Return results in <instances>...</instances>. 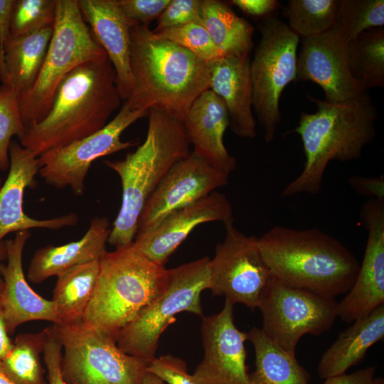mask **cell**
Listing matches in <instances>:
<instances>
[{
	"instance_id": "cell-1",
	"label": "cell",
	"mask_w": 384,
	"mask_h": 384,
	"mask_svg": "<svg viewBox=\"0 0 384 384\" xmlns=\"http://www.w3.org/2000/svg\"><path fill=\"white\" fill-rule=\"evenodd\" d=\"M121 101L107 55L87 61L62 80L48 114L20 144L38 157L63 147L102 129Z\"/></svg>"
},
{
	"instance_id": "cell-2",
	"label": "cell",
	"mask_w": 384,
	"mask_h": 384,
	"mask_svg": "<svg viewBox=\"0 0 384 384\" xmlns=\"http://www.w3.org/2000/svg\"><path fill=\"white\" fill-rule=\"evenodd\" d=\"M133 90L124 101L132 110L158 108L183 122L193 101L209 89V63L169 41L149 26L130 28Z\"/></svg>"
},
{
	"instance_id": "cell-3",
	"label": "cell",
	"mask_w": 384,
	"mask_h": 384,
	"mask_svg": "<svg viewBox=\"0 0 384 384\" xmlns=\"http://www.w3.org/2000/svg\"><path fill=\"white\" fill-rule=\"evenodd\" d=\"M316 111L302 112L294 129L305 155L302 172L283 190L284 197L316 195L331 161L358 159L375 137L377 111L367 92L343 102H329L307 95Z\"/></svg>"
},
{
	"instance_id": "cell-4",
	"label": "cell",
	"mask_w": 384,
	"mask_h": 384,
	"mask_svg": "<svg viewBox=\"0 0 384 384\" xmlns=\"http://www.w3.org/2000/svg\"><path fill=\"white\" fill-rule=\"evenodd\" d=\"M257 242L272 278L324 297L347 293L358 272L353 252L319 228L277 225L257 237Z\"/></svg>"
},
{
	"instance_id": "cell-5",
	"label": "cell",
	"mask_w": 384,
	"mask_h": 384,
	"mask_svg": "<svg viewBox=\"0 0 384 384\" xmlns=\"http://www.w3.org/2000/svg\"><path fill=\"white\" fill-rule=\"evenodd\" d=\"M148 117L146 137L135 151L122 160L104 161L122 183L121 207L107 242L115 247L133 242L147 200L172 166L191 152L181 121L158 108L150 109Z\"/></svg>"
},
{
	"instance_id": "cell-6",
	"label": "cell",
	"mask_w": 384,
	"mask_h": 384,
	"mask_svg": "<svg viewBox=\"0 0 384 384\" xmlns=\"http://www.w3.org/2000/svg\"><path fill=\"white\" fill-rule=\"evenodd\" d=\"M167 276L165 266L144 255L133 242L106 251L81 323L117 341L120 331L161 292Z\"/></svg>"
},
{
	"instance_id": "cell-7",
	"label": "cell",
	"mask_w": 384,
	"mask_h": 384,
	"mask_svg": "<svg viewBox=\"0 0 384 384\" xmlns=\"http://www.w3.org/2000/svg\"><path fill=\"white\" fill-rule=\"evenodd\" d=\"M107 55L84 21L78 0H56V16L41 73L31 89L18 98L26 130L48 114L56 90L73 69Z\"/></svg>"
},
{
	"instance_id": "cell-8",
	"label": "cell",
	"mask_w": 384,
	"mask_h": 384,
	"mask_svg": "<svg viewBox=\"0 0 384 384\" xmlns=\"http://www.w3.org/2000/svg\"><path fill=\"white\" fill-rule=\"evenodd\" d=\"M208 257L168 270L161 292L119 333L117 345L124 353L149 363L159 338L175 316L188 311L203 317L201 294L209 289Z\"/></svg>"
},
{
	"instance_id": "cell-9",
	"label": "cell",
	"mask_w": 384,
	"mask_h": 384,
	"mask_svg": "<svg viewBox=\"0 0 384 384\" xmlns=\"http://www.w3.org/2000/svg\"><path fill=\"white\" fill-rule=\"evenodd\" d=\"M257 29L260 39L251 60L252 108L270 142L282 119L280 97L295 82L300 37L274 14L262 18Z\"/></svg>"
},
{
	"instance_id": "cell-10",
	"label": "cell",
	"mask_w": 384,
	"mask_h": 384,
	"mask_svg": "<svg viewBox=\"0 0 384 384\" xmlns=\"http://www.w3.org/2000/svg\"><path fill=\"white\" fill-rule=\"evenodd\" d=\"M52 327L62 345L66 384L142 383L149 363L124 353L115 340L82 323Z\"/></svg>"
},
{
	"instance_id": "cell-11",
	"label": "cell",
	"mask_w": 384,
	"mask_h": 384,
	"mask_svg": "<svg viewBox=\"0 0 384 384\" xmlns=\"http://www.w3.org/2000/svg\"><path fill=\"white\" fill-rule=\"evenodd\" d=\"M262 331L274 343L296 355L299 339L331 330L338 317V302L271 277L259 305Z\"/></svg>"
},
{
	"instance_id": "cell-12",
	"label": "cell",
	"mask_w": 384,
	"mask_h": 384,
	"mask_svg": "<svg viewBox=\"0 0 384 384\" xmlns=\"http://www.w3.org/2000/svg\"><path fill=\"white\" fill-rule=\"evenodd\" d=\"M149 111L132 110L124 102L118 114L100 130L39 156L38 174L53 187H69L75 196H82L91 164L100 157L137 145L136 140L123 142L121 135L136 121L148 116Z\"/></svg>"
},
{
	"instance_id": "cell-13",
	"label": "cell",
	"mask_w": 384,
	"mask_h": 384,
	"mask_svg": "<svg viewBox=\"0 0 384 384\" xmlns=\"http://www.w3.org/2000/svg\"><path fill=\"white\" fill-rule=\"evenodd\" d=\"M225 235L209 261V289L233 304L257 308L271 279L270 270L259 249L257 237L238 230L233 219L224 223Z\"/></svg>"
},
{
	"instance_id": "cell-14",
	"label": "cell",
	"mask_w": 384,
	"mask_h": 384,
	"mask_svg": "<svg viewBox=\"0 0 384 384\" xmlns=\"http://www.w3.org/2000/svg\"><path fill=\"white\" fill-rule=\"evenodd\" d=\"M234 305L225 299L220 311L203 317V358L193 374L202 384H250L245 346L247 333L235 324Z\"/></svg>"
},
{
	"instance_id": "cell-15",
	"label": "cell",
	"mask_w": 384,
	"mask_h": 384,
	"mask_svg": "<svg viewBox=\"0 0 384 384\" xmlns=\"http://www.w3.org/2000/svg\"><path fill=\"white\" fill-rule=\"evenodd\" d=\"M360 218L368 233L363 258L353 286L338 302V317L348 324L384 304V200L367 201Z\"/></svg>"
},
{
	"instance_id": "cell-16",
	"label": "cell",
	"mask_w": 384,
	"mask_h": 384,
	"mask_svg": "<svg viewBox=\"0 0 384 384\" xmlns=\"http://www.w3.org/2000/svg\"><path fill=\"white\" fill-rule=\"evenodd\" d=\"M228 176L191 152L172 166L149 198L139 218L137 233L228 185Z\"/></svg>"
},
{
	"instance_id": "cell-17",
	"label": "cell",
	"mask_w": 384,
	"mask_h": 384,
	"mask_svg": "<svg viewBox=\"0 0 384 384\" xmlns=\"http://www.w3.org/2000/svg\"><path fill=\"white\" fill-rule=\"evenodd\" d=\"M347 43L334 28L302 38L295 82L311 80L319 85L329 102H343L366 91L350 73Z\"/></svg>"
},
{
	"instance_id": "cell-18",
	"label": "cell",
	"mask_w": 384,
	"mask_h": 384,
	"mask_svg": "<svg viewBox=\"0 0 384 384\" xmlns=\"http://www.w3.org/2000/svg\"><path fill=\"white\" fill-rule=\"evenodd\" d=\"M233 210L228 197L218 191L176 209L151 228L137 232L134 244L151 260L165 265L169 257L189 233L201 223L233 220Z\"/></svg>"
},
{
	"instance_id": "cell-19",
	"label": "cell",
	"mask_w": 384,
	"mask_h": 384,
	"mask_svg": "<svg viewBox=\"0 0 384 384\" xmlns=\"http://www.w3.org/2000/svg\"><path fill=\"white\" fill-rule=\"evenodd\" d=\"M39 171L38 158L31 150L16 141L9 146L8 176L0 188V242L11 233L32 228L58 230L75 225L76 213H70L50 219H35L23 210L25 190L34 185Z\"/></svg>"
},
{
	"instance_id": "cell-20",
	"label": "cell",
	"mask_w": 384,
	"mask_h": 384,
	"mask_svg": "<svg viewBox=\"0 0 384 384\" xmlns=\"http://www.w3.org/2000/svg\"><path fill=\"white\" fill-rule=\"evenodd\" d=\"M30 236L29 230L19 231L16 233L14 239L4 241L7 262H4L0 267L4 283L0 304L4 311L9 335L18 326L31 321L43 320L58 324L54 303L36 293L23 272V252Z\"/></svg>"
},
{
	"instance_id": "cell-21",
	"label": "cell",
	"mask_w": 384,
	"mask_h": 384,
	"mask_svg": "<svg viewBox=\"0 0 384 384\" xmlns=\"http://www.w3.org/2000/svg\"><path fill=\"white\" fill-rule=\"evenodd\" d=\"M82 18L107 53L115 73L122 100L127 101L133 90L130 67V21L117 0H78Z\"/></svg>"
},
{
	"instance_id": "cell-22",
	"label": "cell",
	"mask_w": 384,
	"mask_h": 384,
	"mask_svg": "<svg viewBox=\"0 0 384 384\" xmlns=\"http://www.w3.org/2000/svg\"><path fill=\"white\" fill-rule=\"evenodd\" d=\"M209 89L224 102L231 131L242 138H255L250 55H229L210 62Z\"/></svg>"
},
{
	"instance_id": "cell-23",
	"label": "cell",
	"mask_w": 384,
	"mask_h": 384,
	"mask_svg": "<svg viewBox=\"0 0 384 384\" xmlns=\"http://www.w3.org/2000/svg\"><path fill=\"white\" fill-rule=\"evenodd\" d=\"M193 152L216 169L230 175L237 161L224 142L229 115L224 102L212 90L203 91L191 104L183 121Z\"/></svg>"
},
{
	"instance_id": "cell-24",
	"label": "cell",
	"mask_w": 384,
	"mask_h": 384,
	"mask_svg": "<svg viewBox=\"0 0 384 384\" xmlns=\"http://www.w3.org/2000/svg\"><path fill=\"white\" fill-rule=\"evenodd\" d=\"M110 230L107 218L95 217L80 240L60 246L49 245L38 249L27 270L28 280L39 284L72 267L100 260L107 251Z\"/></svg>"
},
{
	"instance_id": "cell-25",
	"label": "cell",
	"mask_w": 384,
	"mask_h": 384,
	"mask_svg": "<svg viewBox=\"0 0 384 384\" xmlns=\"http://www.w3.org/2000/svg\"><path fill=\"white\" fill-rule=\"evenodd\" d=\"M384 338V304L359 319L339 334L323 353L318 374L324 379L345 373L365 357L368 350Z\"/></svg>"
},
{
	"instance_id": "cell-26",
	"label": "cell",
	"mask_w": 384,
	"mask_h": 384,
	"mask_svg": "<svg viewBox=\"0 0 384 384\" xmlns=\"http://www.w3.org/2000/svg\"><path fill=\"white\" fill-rule=\"evenodd\" d=\"M53 27L31 35L11 36L0 53V81L18 95L28 92L42 69Z\"/></svg>"
},
{
	"instance_id": "cell-27",
	"label": "cell",
	"mask_w": 384,
	"mask_h": 384,
	"mask_svg": "<svg viewBox=\"0 0 384 384\" xmlns=\"http://www.w3.org/2000/svg\"><path fill=\"white\" fill-rule=\"evenodd\" d=\"M255 351V370L250 384H309V374L299 364L296 355L284 351L269 339L261 329L247 333Z\"/></svg>"
},
{
	"instance_id": "cell-28",
	"label": "cell",
	"mask_w": 384,
	"mask_h": 384,
	"mask_svg": "<svg viewBox=\"0 0 384 384\" xmlns=\"http://www.w3.org/2000/svg\"><path fill=\"white\" fill-rule=\"evenodd\" d=\"M222 57L250 55L253 48L254 28L239 17L228 4L218 0H201V22Z\"/></svg>"
},
{
	"instance_id": "cell-29",
	"label": "cell",
	"mask_w": 384,
	"mask_h": 384,
	"mask_svg": "<svg viewBox=\"0 0 384 384\" xmlns=\"http://www.w3.org/2000/svg\"><path fill=\"white\" fill-rule=\"evenodd\" d=\"M100 270V260L72 267L57 277L53 291L59 325L82 322Z\"/></svg>"
},
{
	"instance_id": "cell-30",
	"label": "cell",
	"mask_w": 384,
	"mask_h": 384,
	"mask_svg": "<svg viewBox=\"0 0 384 384\" xmlns=\"http://www.w3.org/2000/svg\"><path fill=\"white\" fill-rule=\"evenodd\" d=\"M347 61L353 78L367 91L384 86V28L365 31L347 43Z\"/></svg>"
},
{
	"instance_id": "cell-31",
	"label": "cell",
	"mask_w": 384,
	"mask_h": 384,
	"mask_svg": "<svg viewBox=\"0 0 384 384\" xmlns=\"http://www.w3.org/2000/svg\"><path fill=\"white\" fill-rule=\"evenodd\" d=\"M48 327L38 333L19 334L1 362L6 375L16 384H48L41 362Z\"/></svg>"
},
{
	"instance_id": "cell-32",
	"label": "cell",
	"mask_w": 384,
	"mask_h": 384,
	"mask_svg": "<svg viewBox=\"0 0 384 384\" xmlns=\"http://www.w3.org/2000/svg\"><path fill=\"white\" fill-rule=\"evenodd\" d=\"M338 0H289L282 9L289 28L299 37L325 33L334 27Z\"/></svg>"
},
{
	"instance_id": "cell-33",
	"label": "cell",
	"mask_w": 384,
	"mask_h": 384,
	"mask_svg": "<svg viewBox=\"0 0 384 384\" xmlns=\"http://www.w3.org/2000/svg\"><path fill=\"white\" fill-rule=\"evenodd\" d=\"M384 25L383 0H338L336 29L348 43L359 33Z\"/></svg>"
},
{
	"instance_id": "cell-34",
	"label": "cell",
	"mask_w": 384,
	"mask_h": 384,
	"mask_svg": "<svg viewBox=\"0 0 384 384\" xmlns=\"http://www.w3.org/2000/svg\"><path fill=\"white\" fill-rule=\"evenodd\" d=\"M55 16L56 0H15L11 35L25 36L53 27Z\"/></svg>"
},
{
	"instance_id": "cell-35",
	"label": "cell",
	"mask_w": 384,
	"mask_h": 384,
	"mask_svg": "<svg viewBox=\"0 0 384 384\" xmlns=\"http://www.w3.org/2000/svg\"><path fill=\"white\" fill-rule=\"evenodd\" d=\"M153 32L159 38L175 43L207 63L222 57L207 31L200 23H189Z\"/></svg>"
},
{
	"instance_id": "cell-36",
	"label": "cell",
	"mask_w": 384,
	"mask_h": 384,
	"mask_svg": "<svg viewBox=\"0 0 384 384\" xmlns=\"http://www.w3.org/2000/svg\"><path fill=\"white\" fill-rule=\"evenodd\" d=\"M19 95L0 85V170L9 167V146L13 136L20 139L26 132L19 108Z\"/></svg>"
},
{
	"instance_id": "cell-37",
	"label": "cell",
	"mask_w": 384,
	"mask_h": 384,
	"mask_svg": "<svg viewBox=\"0 0 384 384\" xmlns=\"http://www.w3.org/2000/svg\"><path fill=\"white\" fill-rule=\"evenodd\" d=\"M201 0H171L157 18L153 31L176 27L189 23L201 22Z\"/></svg>"
},
{
	"instance_id": "cell-38",
	"label": "cell",
	"mask_w": 384,
	"mask_h": 384,
	"mask_svg": "<svg viewBox=\"0 0 384 384\" xmlns=\"http://www.w3.org/2000/svg\"><path fill=\"white\" fill-rule=\"evenodd\" d=\"M147 370L157 375L167 384H202L188 373L183 360L169 354L155 357L148 363Z\"/></svg>"
},
{
	"instance_id": "cell-39",
	"label": "cell",
	"mask_w": 384,
	"mask_h": 384,
	"mask_svg": "<svg viewBox=\"0 0 384 384\" xmlns=\"http://www.w3.org/2000/svg\"><path fill=\"white\" fill-rule=\"evenodd\" d=\"M171 0H117L125 16L132 21L149 26L157 19Z\"/></svg>"
},
{
	"instance_id": "cell-40",
	"label": "cell",
	"mask_w": 384,
	"mask_h": 384,
	"mask_svg": "<svg viewBox=\"0 0 384 384\" xmlns=\"http://www.w3.org/2000/svg\"><path fill=\"white\" fill-rule=\"evenodd\" d=\"M44 346L43 361L47 370L48 384H66L61 372L62 345L52 326Z\"/></svg>"
},
{
	"instance_id": "cell-41",
	"label": "cell",
	"mask_w": 384,
	"mask_h": 384,
	"mask_svg": "<svg viewBox=\"0 0 384 384\" xmlns=\"http://www.w3.org/2000/svg\"><path fill=\"white\" fill-rule=\"evenodd\" d=\"M348 183L352 190L360 196L370 199L384 200V176L368 177L352 176Z\"/></svg>"
},
{
	"instance_id": "cell-42",
	"label": "cell",
	"mask_w": 384,
	"mask_h": 384,
	"mask_svg": "<svg viewBox=\"0 0 384 384\" xmlns=\"http://www.w3.org/2000/svg\"><path fill=\"white\" fill-rule=\"evenodd\" d=\"M231 3L247 15L262 18L274 14L280 6L277 0H233Z\"/></svg>"
},
{
	"instance_id": "cell-43",
	"label": "cell",
	"mask_w": 384,
	"mask_h": 384,
	"mask_svg": "<svg viewBox=\"0 0 384 384\" xmlns=\"http://www.w3.org/2000/svg\"><path fill=\"white\" fill-rule=\"evenodd\" d=\"M375 371L376 368L370 366L349 374L345 373L326 378L323 384H371Z\"/></svg>"
},
{
	"instance_id": "cell-44",
	"label": "cell",
	"mask_w": 384,
	"mask_h": 384,
	"mask_svg": "<svg viewBox=\"0 0 384 384\" xmlns=\"http://www.w3.org/2000/svg\"><path fill=\"white\" fill-rule=\"evenodd\" d=\"M15 0H0V53L11 36V24Z\"/></svg>"
},
{
	"instance_id": "cell-45",
	"label": "cell",
	"mask_w": 384,
	"mask_h": 384,
	"mask_svg": "<svg viewBox=\"0 0 384 384\" xmlns=\"http://www.w3.org/2000/svg\"><path fill=\"white\" fill-rule=\"evenodd\" d=\"M12 345L13 341L10 338L6 329L4 311L0 304V361L9 352Z\"/></svg>"
},
{
	"instance_id": "cell-46",
	"label": "cell",
	"mask_w": 384,
	"mask_h": 384,
	"mask_svg": "<svg viewBox=\"0 0 384 384\" xmlns=\"http://www.w3.org/2000/svg\"><path fill=\"white\" fill-rule=\"evenodd\" d=\"M141 384H167L164 380H162L157 375L146 370L145 373Z\"/></svg>"
},
{
	"instance_id": "cell-47",
	"label": "cell",
	"mask_w": 384,
	"mask_h": 384,
	"mask_svg": "<svg viewBox=\"0 0 384 384\" xmlns=\"http://www.w3.org/2000/svg\"><path fill=\"white\" fill-rule=\"evenodd\" d=\"M6 246H5V242L2 241L0 242V267L1 264L6 260ZM4 287V283L3 278L0 274V297L3 292Z\"/></svg>"
},
{
	"instance_id": "cell-48",
	"label": "cell",
	"mask_w": 384,
	"mask_h": 384,
	"mask_svg": "<svg viewBox=\"0 0 384 384\" xmlns=\"http://www.w3.org/2000/svg\"><path fill=\"white\" fill-rule=\"evenodd\" d=\"M0 384H16L5 373L0 361Z\"/></svg>"
},
{
	"instance_id": "cell-49",
	"label": "cell",
	"mask_w": 384,
	"mask_h": 384,
	"mask_svg": "<svg viewBox=\"0 0 384 384\" xmlns=\"http://www.w3.org/2000/svg\"><path fill=\"white\" fill-rule=\"evenodd\" d=\"M371 384H384V380L380 377L374 378Z\"/></svg>"
},
{
	"instance_id": "cell-50",
	"label": "cell",
	"mask_w": 384,
	"mask_h": 384,
	"mask_svg": "<svg viewBox=\"0 0 384 384\" xmlns=\"http://www.w3.org/2000/svg\"><path fill=\"white\" fill-rule=\"evenodd\" d=\"M1 186H2V181H1V178L0 177V188L1 187Z\"/></svg>"
}]
</instances>
